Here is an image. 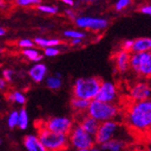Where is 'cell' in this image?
I'll return each mask as SVG.
<instances>
[{"label":"cell","instance_id":"cell-1","mask_svg":"<svg viewBox=\"0 0 151 151\" xmlns=\"http://www.w3.org/2000/svg\"><path fill=\"white\" fill-rule=\"evenodd\" d=\"M125 122L134 131L147 134L151 128V101H133L128 107Z\"/></svg>","mask_w":151,"mask_h":151},{"label":"cell","instance_id":"cell-2","mask_svg":"<svg viewBox=\"0 0 151 151\" xmlns=\"http://www.w3.org/2000/svg\"><path fill=\"white\" fill-rule=\"evenodd\" d=\"M86 114L101 123L109 120H116L120 114V109L117 103H105L93 100L90 101Z\"/></svg>","mask_w":151,"mask_h":151},{"label":"cell","instance_id":"cell-3","mask_svg":"<svg viewBox=\"0 0 151 151\" xmlns=\"http://www.w3.org/2000/svg\"><path fill=\"white\" fill-rule=\"evenodd\" d=\"M101 81L96 77L79 78L73 86V97L91 101L98 94Z\"/></svg>","mask_w":151,"mask_h":151},{"label":"cell","instance_id":"cell-4","mask_svg":"<svg viewBox=\"0 0 151 151\" xmlns=\"http://www.w3.org/2000/svg\"><path fill=\"white\" fill-rule=\"evenodd\" d=\"M37 137L46 151H64L69 147V139L66 134L52 132L40 127Z\"/></svg>","mask_w":151,"mask_h":151},{"label":"cell","instance_id":"cell-5","mask_svg":"<svg viewBox=\"0 0 151 151\" xmlns=\"http://www.w3.org/2000/svg\"><path fill=\"white\" fill-rule=\"evenodd\" d=\"M121 126L117 120H109L100 123L98 130L94 136L96 145H101L117 138H121Z\"/></svg>","mask_w":151,"mask_h":151},{"label":"cell","instance_id":"cell-6","mask_svg":"<svg viewBox=\"0 0 151 151\" xmlns=\"http://www.w3.org/2000/svg\"><path fill=\"white\" fill-rule=\"evenodd\" d=\"M129 68L138 75L149 78L151 75V53L132 52L129 57Z\"/></svg>","mask_w":151,"mask_h":151},{"label":"cell","instance_id":"cell-7","mask_svg":"<svg viewBox=\"0 0 151 151\" xmlns=\"http://www.w3.org/2000/svg\"><path fill=\"white\" fill-rule=\"evenodd\" d=\"M68 139L69 144L76 150L89 149L95 146L94 137L85 132L78 124L73 127L70 133L68 134Z\"/></svg>","mask_w":151,"mask_h":151},{"label":"cell","instance_id":"cell-8","mask_svg":"<svg viewBox=\"0 0 151 151\" xmlns=\"http://www.w3.org/2000/svg\"><path fill=\"white\" fill-rule=\"evenodd\" d=\"M41 127L52 132L68 135L73 127V122L68 117H52L45 120Z\"/></svg>","mask_w":151,"mask_h":151},{"label":"cell","instance_id":"cell-9","mask_svg":"<svg viewBox=\"0 0 151 151\" xmlns=\"http://www.w3.org/2000/svg\"><path fill=\"white\" fill-rule=\"evenodd\" d=\"M119 98V91L112 81H101L98 94L95 100L105 103H116Z\"/></svg>","mask_w":151,"mask_h":151},{"label":"cell","instance_id":"cell-10","mask_svg":"<svg viewBox=\"0 0 151 151\" xmlns=\"http://www.w3.org/2000/svg\"><path fill=\"white\" fill-rule=\"evenodd\" d=\"M151 89L146 81H139L133 84L129 91V97L132 101H142L150 100Z\"/></svg>","mask_w":151,"mask_h":151},{"label":"cell","instance_id":"cell-11","mask_svg":"<svg viewBox=\"0 0 151 151\" xmlns=\"http://www.w3.org/2000/svg\"><path fill=\"white\" fill-rule=\"evenodd\" d=\"M76 24L81 28H89L91 30H103L108 26V21L102 18L81 17L75 19Z\"/></svg>","mask_w":151,"mask_h":151},{"label":"cell","instance_id":"cell-12","mask_svg":"<svg viewBox=\"0 0 151 151\" xmlns=\"http://www.w3.org/2000/svg\"><path fill=\"white\" fill-rule=\"evenodd\" d=\"M77 124L85 132H87L91 136L94 137L96 132H97V130H98L100 123L97 120H95L93 118H91L86 114V115L81 116V118L79 119Z\"/></svg>","mask_w":151,"mask_h":151},{"label":"cell","instance_id":"cell-13","mask_svg":"<svg viewBox=\"0 0 151 151\" xmlns=\"http://www.w3.org/2000/svg\"><path fill=\"white\" fill-rule=\"evenodd\" d=\"M129 57L130 53L126 51H119L115 55L116 69L120 73H126L129 69Z\"/></svg>","mask_w":151,"mask_h":151},{"label":"cell","instance_id":"cell-14","mask_svg":"<svg viewBox=\"0 0 151 151\" xmlns=\"http://www.w3.org/2000/svg\"><path fill=\"white\" fill-rule=\"evenodd\" d=\"M128 142L122 138H117L99 146L101 151H126Z\"/></svg>","mask_w":151,"mask_h":151},{"label":"cell","instance_id":"cell-15","mask_svg":"<svg viewBox=\"0 0 151 151\" xmlns=\"http://www.w3.org/2000/svg\"><path fill=\"white\" fill-rule=\"evenodd\" d=\"M28 74L35 82H41L45 79L47 75V67L42 63H35L30 68Z\"/></svg>","mask_w":151,"mask_h":151},{"label":"cell","instance_id":"cell-16","mask_svg":"<svg viewBox=\"0 0 151 151\" xmlns=\"http://www.w3.org/2000/svg\"><path fill=\"white\" fill-rule=\"evenodd\" d=\"M24 146L27 151H46L35 135H27L24 139Z\"/></svg>","mask_w":151,"mask_h":151},{"label":"cell","instance_id":"cell-17","mask_svg":"<svg viewBox=\"0 0 151 151\" xmlns=\"http://www.w3.org/2000/svg\"><path fill=\"white\" fill-rule=\"evenodd\" d=\"M151 49V39L148 37L139 38L133 42L132 52H147Z\"/></svg>","mask_w":151,"mask_h":151},{"label":"cell","instance_id":"cell-18","mask_svg":"<svg viewBox=\"0 0 151 151\" xmlns=\"http://www.w3.org/2000/svg\"><path fill=\"white\" fill-rule=\"evenodd\" d=\"M89 105H90V101H86V100H82V99L73 97L71 101L72 109L79 115L86 113L87 109L89 108Z\"/></svg>","mask_w":151,"mask_h":151},{"label":"cell","instance_id":"cell-19","mask_svg":"<svg viewBox=\"0 0 151 151\" xmlns=\"http://www.w3.org/2000/svg\"><path fill=\"white\" fill-rule=\"evenodd\" d=\"M60 40L56 38L52 39H45V38H41V37H36L34 40V44L37 45L38 46L42 48H47V47H55L60 44Z\"/></svg>","mask_w":151,"mask_h":151},{"label":"cell","instance_id":"cell-20","mask_svg":"<svg viewBox=\"0 0 151 151\" xmlns=\"http://www.w3.org/2000/svg\"><path fill=\"white\" fill-rule=\"evenodd\" d=\"M23 54H24V56H25L28 60H30L35 63H40V61L43 59V56L40 54V52L34 47L24 49L23 51Z\"/></svg>","mask_w":151,"mask_h":151},{"label":"cell","instance_id":"cell-21","mask_svg":"<svg viewBox=\"0 0 151 151\" xmlns=\"http://www.w3.org/2000/svg\"><path fill=\"white\" fill-rule=\"evenodd\" d=\"M29 125V118H28V113H27L25 109H21L18 111V123L17 127L19 129L24 130L28 128Z\"/></svg>","mask_w":151,"mask_h":151},{"label":"cell","instance_id":"cell-22","mask_svg":"<svg viewBox=\"0 0 151 151\" xmlns=\"http://www.w3.org/2000/svg\"><path fill=\"white\" fill-rule=\"evenodd\" d=\"M46 86L51 89V90H58L62 86V79L53 75V76H49L46 79Z\"/></svg>","mask_w":151,"mask_h":151},{"label":"cell","instance_id":"cell-23","mask_svg":"<svg viewBox=\"0 0 151 151\" xmlns=\"http://www.w3.org/2000/svg\"><path fill=\"white\" fill-rule=\"evenodd\" d=\"M8 100L19 105H24L26 102V98L24 94L20 91H14L8 95Z\"/></svg>","mask_w":151,"mask_h":151},{"label":"cell","instance_id":"cell-24","mask_svg":"<svg viewBox=\"0 0 151 151\" xmlns=\"http://www.w3.org/2000/svg\"><path fill=\"white\" fill-rule=\"evenodd\" d=\"M17 123H18V111H14L8 115L7 125L9 128L13 129V128H16L17 126Z\"/></svg>","mask_w":151,"mask_h":151},{"label":"cell","instance_id":"cell-25","mask_svg":"<svg viewBox=\"0 0 151 151\" xmlns=\"http://www.w3.org/2000/svg\"><path fill=\"white\" fill-rule=\"evenodd\" d=\"M64 36L68 37V38H71L72 40L73 39H82L83 37H85V35L81 32H79V31H74V30H67L63 33Z\"/></svg>","mask_w":151,"mask_h":151},{"label":"cell","instance_id":"cell-26","mask_svg":"<svg viewBox=\"0 0 151 151\" xmlns=\"http://www.w3.org/2000/svg\"><path fill=\"white\" fill-rule=\"evenodd\" d=\"M59 52L60 51L56 47H47V48H45V51H44L45 55L47 57H54L58 55Z\"/></svg>","mask_w":151,"mask_h":151},{"label":"cell","instance_id":"cell-27","mask_svg":"<svg viewBox=\"0 0 151 151\" xmlns=\"http://www.w3.org/2000/svg\"><path fill=\"white\" fill-rule=\"evenodd\" d=\"M38 9L44 13L48 14H56L58 12V8L56 6H39Z\"/></svg>","mask_w":151,"mask_h":151},{"label":"cell","instance_id":"cell-28","mask_svg":"<svg viewBox=\"0 0 151 151\" xmlns=\"http://www.w3.org/2000/svg\"><path fill=\"white\" fill-rule=\"evenodd\" d=\"M18 45L21 48L24 49H28V48H32L34 47L35 44H34V41L30 40V39H22L18 42Z\"/></svg>","mask_w":151,"mask_h":151},{"label":"cell","instance_id":"cell-29","mask_svg":"<svg viewBox=\"0 0 151 151\" xmlns=\"http://www.w3.org/2000/svg\"><path fill=\"white\" fill-rule=\"evenodd\" d=\"M16 2L21 6H25L29 5H38L40 4L41 0H16Z\"/></svg>","mask_w":151,"mask_h":151},{"label":"cell","instance_id":"cell-30","mask_svg":"<svg viewBox=\"0 0 151 151\" xmlns=\"http://www.w3.org/2000/svg\"><path fill=\"white\" fill-rule=\"evenodd\" d=\"M13 76H14V72L12 70L9 69H5L2 72V78L6 81H11L13 80Z\"/></svg>","mask_w":151,"mask_h":151},{"label":"cell","instance_id":"cell-31","mask_svg":"<svg viewBox=\"0 0 151 151\" xmlns=\"http://www.w3.org/2000/svg\"><path fill=\"white\" fill-rule=\"evenodd\" d=\"M133 40H126L125 42L122 43V45H121V50L123 51H126V52H131L132 50V46H133Z\"/></svg>","mask_w":151,"mask_h":151},{"label":"cell","instance_id":"cell-32","mask_svg":"<svg viewBox=\"0 0 151 151\" xmlns=\"http://www.w3.org/2000/svg\"><path fill=\"white\" fill-rule=\"evenodd\" d=\"M130 4V0H119L116 4V9L118 11H120L124 9L126 6H128Z\"/></svg>","mask_w":151,"mask_h":151},{"label":"cell","instance_id":"cell-33","mask_svg":"<svg viewBox=\"0 0 151 151\" xmlns=\"http://www.w3.org/2000/svg\"><path fill=\"white\" fill-rule=\"evenodd\" d=\"M141 12L145 15H148L150 16L151 15V6H145L141 8Z\"/></svg>","mask_w":151,"mask_h":151},{"label":"cell","instance_id":"cell-34","mask_svg":"<svg viewBox=\"0 0 151 151\" xmlns=\"http://www.w3.org/2000/svg\"><path fill=\"white\" fill-rule=\"evenodd\" d=\"M6 88V81L2 77H0V91H4Z\"/></svg>","mask_w":151,"mask_h":151},{"label":"cell","instance_id":"cell-35","mask_svg":"<svg viewBox=\"0 0 151 151\" xmlns=\"http://www.w3.org/2000/svg\"><path fill=\"white\" fill-rule=\"evenodd\" d=\"M66 15L68 16V17H69L71 19H73V20H74V19H76L75 18V14L72 11V10H70V9H67L66 11Z\"/></svg>","mask_w":151,"mask_h":151},{"label":"cell","instance_id":"cell-36","mask_svg":"<svg viewBox=\"0 0 151 151\" xmlns=\"http://www.w3.org/2000/svg\"><path fill=\"white\" fill-rule=\"evenodd\" d=\"M81 40H82V39H79V38H77V39H73V40H72V44L74 45H80V44L81 43Z\"/></svg>","mask_w":151,"mask_h":151},{"label":"cell","instance_id":"cell-37","mask_svg":"<svg viewBox=\"0 0 151 151\" xmlns=\"http://www.w3.org/2000/svg\"><path fill=\"white\" fill-rule=\"evenodd\" d=\"M62 1L68 6H73V0H62Z\"/></svg>","mask_w":151,"mask_h":151},{"label":"cell","instance_id":"cell-38","mask_svg":"<svg viewBox=\"0 0 151 151\" xmlns=\"http://www.w3.org/2000/svg\"><path fill=\"white\" fill-rule=\"evenodd\" d=\"M89 151H101L99 146H93L91 148H89Z\"/></svg>","mask_w":151,"mask_h":151},{"label":"cell","instance_id":"cell-39","mask_svg":"<svg viewBox=\"0 0 151 151\" xmlns=\"http://www.w3.org/2000/svg\"><path fill=\"white\" fill-rule=\"evenodd\" d=\"M5 34H6V30L4 28H2V27H0V36L5 35Z\"/></svg>","mask_w":151,"mask_h":151},{"label":"cell","instance_id":"cell-40","mask_svg":"<svg viewBox=\"0 0 151 151\" xmlns=\"http://www.w3.org/2000/svg\"><path fill=\"white\" fill-rule=\"evenodd\" d=\"M4 6V0H0V6Z\"/></svg>","mask_w":151,"mask_h":151},{"label":"cell","instance_id":"cell-41","mask_svg":"<svg viewBox=\"0 0 151 151\" xmlns=\"http://www.w3.org/2000/svg\"><path fill=\"white\" fill-rule=\"evenodd\" d=\"M76 151H89V149H77Z\"/></svg>","mask_w":151,"mask_h":151},{"label":"cell","instance_id":"cell-42","mask_svg":"<svg viewBox=\"0 0 151 151\" xmlns=\"http://www.w3.org/2000/svg\"><path fill=\"white\" fill-rule=\"evenodd\" d=\"M136 151H150V149H148V150H146V149H139V150H136Z\"/></svg>","mask_w":151,"mask_h":151},{"label":"cell","instance_id":"cell-43","mask_svg":"<svg viewBox=\"0 0 151 151\" xmlns=\"http://www.w3.org/2000/svg\"><path fill=\"white\" fill-rule=\"evenodd\" d=\"M86 1H88V2H91V1H93V0H86Z\"/></svg>","mask_w":151,"mask_h":151},{"label":"cell","instance_id":"cell-44","mask_svg":"<svg viewBox=\"0 0 151 151\" xmlns=\"http://www.w3.org/2000/svg\"><path fill=\"white\" fill-rule=\"evenodd\" d=\"M0 146H1V141H0Z\"/></svg>","mask_w":151,"mask_h":151},{"label":"cell","instance_id":"cell-45","mask_svg":"<svg viewBox=\"0 0 151 151\" xmlns=\"http://www.w3.org/2000/svg\"><path fill=\"white\" fill-rule=\"evenodd\" d=\"M0 52H1V50H0Z\"/></svg>","mask_w":151,"mask_h":151}]
</instances>
